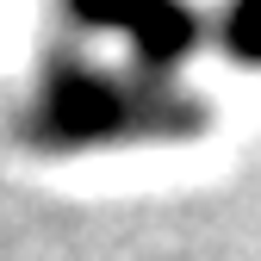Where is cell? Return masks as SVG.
I'll list each match as a JSON object with an SVG mask.
<instances>
[{
  "instance_id": "6da1fadb",
  "label": "cell",
  "mask_w": 261,
  "mask_h": 261,
  "mask_svg": "<svg viewBox=\"0 0 261 261\" xmlns=\"http://www.w3.org/2000/svg\"><path fill=\"white\" fill-rule=\"evenodd\" d=\"M44 143H112L130 137V130H187L193 106L168 100V93H130L112 75H56L44 87Z\"/></svg>"
},
{
  "instance_id": "7a4b0ae2",
  "label": "cell",
  "mask_w": 261,
  "mask_h": 261,
  "mask_svg": "<svg viewBox=\"0 0 261 261\" xmlns=\"http://www.w3.org/2000/svg\"><path fill=\"white\" fill-rule=\"evenodd\" d=\"M69 7H75L87 25H112V31H124V38L143 50L149 69L187 56L193 38H199V25H193V13L180 7V0H69Z\"/></svg>"
},
{
  "instance_id": "3957f363",
  "label": "cell",
  "mask_w": 261,
  "mask_h": 261,
  "mask_svg": "<svg viewBox=\"0 0 261 261\" xmlns=\"http://www.w3.org/2000/svg\"><path fill=\"white\" fill-rule=\"evenodd\" d=\"M224 38H230V50H237L243 62H261V0H237Z\"/></svg>"
}]
</instances>
